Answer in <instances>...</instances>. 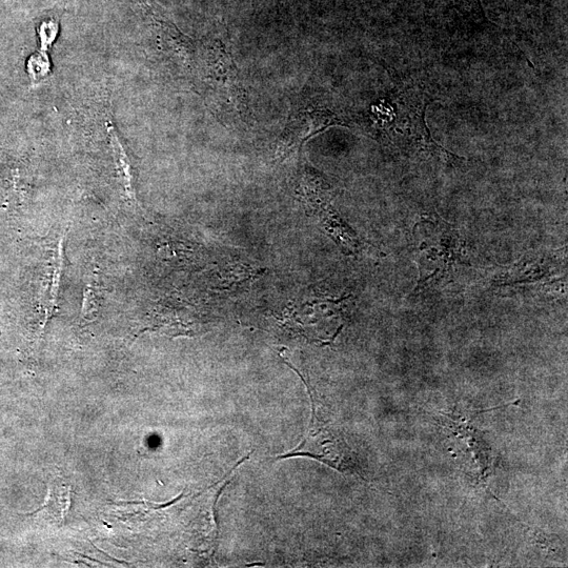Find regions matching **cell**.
<instances>
[{
    "mask_svg": "<svg viewBox=\"0 0 568 568\" xmlns=\"http://www.w3.org/2000/svg\"><path fill=\"white\" fill-rule=\"evenodd\" d=\"M412 249L419 279L414 294L446 281L463 265V241L450 223L433 214L423 216L412 230Z\"/></svg>",
    "mask_w": 568,
    "mask_h": 568,
    "instance_id": "cell-1",
    "label": "cell"
},
{
    "mask_svg": "<svg viewBox=\"0 0 568 568\" xmlns=\"http://www.w3.org/2000/svg\"><path fill=\"white\" fill-rule=\"evenodd\" d=\"M214 79L216 90L222 96L223 109L243 113L247 109L246 96L239 84L232 56L225 46H216Z\"/></svg>",
    "mask_w": 568,
    "mask_h": 568,
    "instance_id": "cell-2",
    "label": "cell"
},
{
    "mask_svg": "<svg viewBox=\"0 0 568 568\" xmlns=\"http://www.w3.org/2000/svg\"><path fill=\"white\" fill-rule=\"evenodd\" d=\"M338 120L326 111L302 113L295 118L279 141L278 155H288L301 147L310 137L334 126Z\"/></svg>",
    "mask_w": 568,
    "mask_h": 568,
    "instance_id": "cell-3",
    "label": "cell"
},
{
    "mask_svg": "<svg viewBox=\"0 0 568 568\" xmlns=\"http://www.w3.org/2000/svg\"><path fill=\"white\" fill-rule=\"evenodd\" d=\"M64 249L65 237L58 241L57 250L53 257L52 272L48 287L49 291L46 296L45 320L42 327L43 330H45L48 321L53 317L54 312L56 311L60 281H62L64 267Z\"/></svg>",
    "mask_w": 568,
    "mask_h": 568,
    "instance_id": "cell-4",
    "label": "cell"
},
{
    "mask_svg": "<svg viewBox=\"0 0 568 568\" xmlns=\"http://www.w3.org/2000/svg\"><path fill=\"white\" fill-rule=\"evenodd\" d=\"M96 294L92 288V283H88L85 290L83 310H81V318L90 320L96 312Z\"/></svg>",
    "mask_w": 568,
    "mask_h": 568,
    "instance_id": "cell-5",
    "label": "cell"
},
{
    "mask_svg": "<svg viewBox=\"0 0 568 568\" xmlns=\"http://www.w3.org/2000/svg\"><path fill=\"white\" fill-rule=\"evenodd\" d=\"M466 5L475 8L477 11L481 12V6L479 0H462Z\"/></svg>",
    "mask_w": 568,
    "mask_h": 568,
    "instance_id": "cell-6",
    "label": "cell"
}]
</instances>
